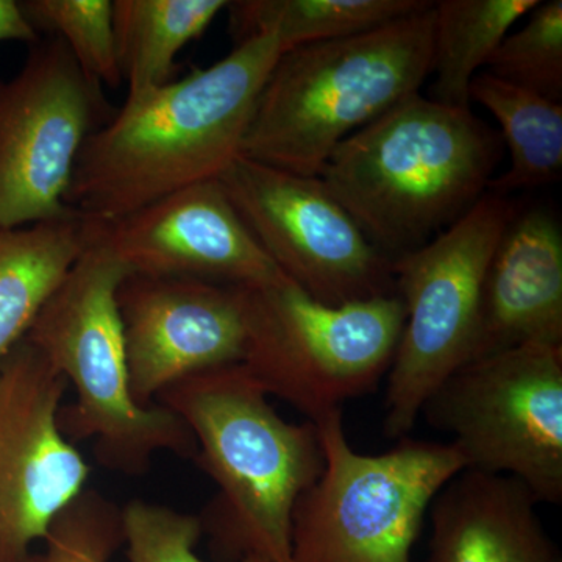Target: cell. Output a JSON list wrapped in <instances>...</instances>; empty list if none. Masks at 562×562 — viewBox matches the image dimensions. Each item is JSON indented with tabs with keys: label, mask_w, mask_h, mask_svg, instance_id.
Wrapping results in <instances>:
<instances>
[{
	"label": "cell",
	"mask_w": 562,
	"mask_h": 562,
	"mask_svg": "<svg viewBox=\"0 0 562 562\" xmlns=\"http://www.w3.org/2000/svg\"><path fill=\"white\" fill-rule=\"evenodd\" d=\"M283 52L273 36L247 40L209 68L127 95L85 140L66 205L109 222L217 179L241 155L258 95Z\"/></svg>",
	"instance_id": "6da1fadb"
},
{
	"label": "cell",
	"mask_w": 562,
	"mask_h": 562,
	"mask_svg": "<svg viewBox=\"0 0 562 562\" xmlns=\"http://www.w3.org/2000/svg\"><path fill=\"white\" fill-rule=\"evenodd\" d=\"M155 403L184 422L217 486L199 516L214 560L291 562L295 503L325 468L316 425L284 420L243 366L190 376Z\"/></svg>",
	"instance_id": "7a4b0ae2"
},
{
	"label": "cell",
	"mask_w": 562,
	"mask_h": 562,
	"mask_svg": "<svg viewBox=\"0 0 562 562\" xmlns=\"http://www.w3.org/2000/svg\"><path fill=\"white\" fill-rule=\"evenodd\" d=\"M505 144L471 109L420 92L344 139L319 179L387 260L420 249L475 205Z\"/></svg>",
	"instance_id": "3957f363"
},
{
	"label": "cell",
	"mask_w": 562,
	"mask_h": 562,
	"mask_svg": "<svg viewBox=\"0 0 562 562\" xmlns=\"http://www.w3.org/2000/svg\"><path fill=\"white\" fill-rule=\"evenodd\" d=\"M435 57V2L350 38L284 50L258 95L241 155L319 177L336 147L419 92Z\"/></svg>",
	"instance_id": "277c9868"
},
{
	"label": "cell",
	"mask_w": 562,
	"mask_h": 562,
	"mask_svg": "<svg viewBox=\"0 0 562 562\" xmlns=\"http://www.w3.org/2000/svg\"><path fill=\"white\" fill-rule=\"evenodd\" d=\"M127 266L94 236L44 303L25 339L47 358L76 398L61 406L70 442L94 441L103 468L143 475L158 453L195 457L184 422L161 405L143 406L132 394L117 290Z\"/></svg>",
	"instance_id": "5b68a950"
},
{
	"label": "cell",
	"mask_w": 562,
	"mask_h": 562,
	"mask_svg": "<svg viewBox=\"0 0 562 562\" xmlns=\"http://www.w3.org/2000/svg\"><path fill=\"white\" fill-rule=\"evenodd\" d=\"M241 290L243 368L308 422L372 394L390 372L406 317L397 294L325 305L284 276Z\"/></svg>",
	"instance_id": "8992f818"
},
{
	"label": "cell",
	"mask_w": 562,
	"mask_h": 562,
	"mask_svg": "<svg viewBox=\"0 0 562 562\" xmlns=\"http://www.w3.org/2000/svg\"><path fill=\"white\" fill-rule=\"evenodd\" d=\"M325 468L294 506L291 562H412L425 513L465 471L452 443L402 438L382 454L355 452L342 409L314 422Z\"/></svg>",
	"instance_id": "52a82bcc"
},
{
	"label": "cell",
	"mask_w": 562,
	"mask_h": 562,
	"mask_svg": "<svg viewBox=\"0 0 562 562\" xmlns=\"http://www.w3.org/2000/svg\"><path fill=\"white\" fill-rule=\"evenodd\" d=\"M514 211L508 195L484 192L430 243L391 261L406 317L387 372L386 438H406L432 392L471 361L484 276Z\"/></svg>",
	"instance_id": "ba28073f"
},
{
	"label": "cell",
	"mask_w": 562,
	"mask_h": 562,
	"mask_svg": "<svg viewBox=\"0 0 562 562\" xmlns=\"http://www.w3.org/2000/svg\"><path fill=\"white\" fill-rule=\"evenodd\" d=\"M465 469L519 480L562 501V347L528 344L468 362L422 408Z\"/></svg>",
	"instance_id": "9c48e42d"
},
{
	"label": "cell",
	"mask_w": 562,
	"mask_h": 562,
	"mask_svg": "<svg viewBox=\"0 0 562 562\" xmlns=\"http://www.w3.org/2000/svg\"><path fill=\"white\" fill-rule=\"evenodd\" d=\"M113 113L57 36L32 44L16 76L0 74V231L77 213L66 205L74 166Z\"/></svg>",
	"instance_id": "30bf717a"
},
{
	"label": "cell",
	"mask_w": 562,
	"mask_h": 562,
	"mask_svg": "<svg viewBox=\"0 0 562 562\" xmlns=\"http://www.w3.org/2000/svg\"><path fill=\"white\" fill-rule=\"evenodd\" d=\"M217 180L273 265L314 301L344 305L395 294L391 260L319 177L239 155Z\"/></svg>",
	"instance_id": "8fae6325"
},
{
	"label": "cell",
	"mask_w": 562,
	"mask_h": 562,
	"mask_svg": "<svg viewBox=\"0 0 562 562\" xmlns=\"http://www.w3.org/2000/svg\"><path fill=\"white\" fill-rule=\"evenodd\" d=\"M66 390L25 338L0 361V562H25L87 490L90 465L58 422Z\"/></svg>",
	"instance_id": "7c38bea8"
},
{
	"label": "cell",
	"mask_w": 562,
	"mask_h": 562,
	"mask_svg": "<svg viewBox=\"0 0 562 562\" xmlns=\"http://www.w3.org/2000/svg\"><path fill=\"white\" fill-rule=\"evenodd\" d=\"M132 394L143 406L199 373L241 366V286L131 273L117 290Z\"/></svg>",
	"instance_id": "4fadbf2b"
},
{
	"label": "cell",
	"mask_w": 562,
	"mask_h": 562,
	"mask_svg": "<svg viewBox=\"0 0 562 562\" xmlns=\"http://www.w3.org/2000/svg\"><path fill=\"white\" fill-rule=\"evenodd\" d=\"M92 221L94 236L138 276L260 286L280 279L217 179L191 184L120 220Z\"/></svg>",
	"instance_id": "5bb4252c"
},
{
	"label": "cell",
	"mask_w": 562,
	"mask_h": 562,
	"mask_svg": "<svg viewBox=\"0 0 562 562\" xmlns=\"http://www.w3.org/2000/svg\"><path fill=\"white\" fill-rule=\"evenodd\" d=\"M528 344L562 347V231L543 206L516 209L502 233L483 280L471 361Z\"/></svg>",
	"instance_id": "9a60e30c"
},
{
	"label": "cell",
	"mask_w": 562,
	"mask_h": 562,
	"mask_svg": "<svg viewBox=\"0 0 562 562\" xmlns=\"http://www.w3.org/2000/svg\"><path fill=\"white\" fill-rule=\"evenodd\" d=\"M519 480L462 471L431 503L425 562H561Z\"/></svg>",
	"instance_id": "2e32d148"
},
{
	"label": "cell",
	"mask_w": 562,
	"mask_h": 562,
	"mask_svg": "<svg viewBox=\"0 0 562 562\" xmlns=\"http://www.w3.org/2000/svg\"><path fill=\"white\" fill-rule=\"evenodd\" d=\"M91 239V221L79 213L0 231V361L25 338Z\"/></svg>",
	"instance_id": "e0dca14e"
},
{
	"label": "cell",
	"mask_w": 562,
	"mask_h": 562,
	"mask_svg": "<svg viewBox=\"0 0 562 562\" xmlns=\"http://www.w3.org/2000/svg\"><path fill=\"white\" fill-rule=\"evenodd\" d=\"M227 7L225 0H114L117 63L127 95L172 81L177 55Z\"/></svg>",
	"instance_id": "ac0fdd59"
},
{
	"label": "cell",
	"mask_w": 562,
	"mask_h": 562,
	"mask_svg": "<svg viewBox=\"0 0 562 562\" xmlns=\"http://www.w3.org/2000/svg\"><path fill=\"white\" fill-rule=\"evenodd\" d=\"M427 0H238L228 2L235 44L273 36L283 50L350 38L430 5Z\"/></svg>",
	"instance_id": "d6986e66"
},
{
	"label": "cell",
	"mask_w": 562,
	"mask_h": 562,
	"mask_svg": "<svg viewBox=\"0 0 562 562\" xmlns=\"http://www.w3.org/2000/svg\"><path fill=\"white\" fill-rule=\"evenodd\" d=\"M471 102L480 103L502 127L512 157L508 171L494 177L487 191L508 195L561 179L562 105L480 70L471 83Z\"/></svg>",
	"instance_id": "ffe728a7"
},
{
	"label": "cell",
	"mask_w": 562,
	"mask_h": 562,
	"mask_svg": "<svg viewBox=\"0 0 562 562\" xmlns=\"http://www.w3.org/2000/svg\"><path fill=\"white\" fill-rule=\"evenodd\" d=\"M541 0H441L435 3L431 101L471 109V83L514 25Z\"/></svg>",
	"instance_id": "44dd1931"
},
{
	"label": "cell",
	"mask_w": 562,
	"mask_h": 562,
	"mask_svg": "<svg viewBox=\"0 0 562 562\" xmlns=\"http://www.w3.org/2000/svg\"><path fill=\"white\" fill-rule=\"evenodd\" d=\"M36 33L60 38L81 70L101 87L120 88L113 0H21Z\"/></svg>",
	"instance_id": "7402d4cb"
},
{
	"label": "cell",
	"mask_w": 562,
	"mask_h": 562,
	"mask_svg": "<svg viewBox=\"0 0 562 562\" xmlns=\"http://www.w3.org/2000/svg\"><path fill=\"white\" fill-rule=\"evenodd\" d=\"M516 32H509L492 55L486 72L536 92L562 99V2H539Z\"/></svg>",
	"instance_id": "603a6c76"
},
{
	"label": "cell",
	"mask_w": 562,
	"mask_h": 562,
	"mask_svg": "<svg viewBox=\"0 0 562 562\" xmlns=\"http://www.w3.org/2000/svg\"><path fill=\"white\" fill-rule=\"evenodd\" d=\"M43 553L25 562H110L124 546L122 508L87 487L50 524Z\"/></svg>",
	"instance_id": "cb8c5ba5"
},
{
	"label": "cell",
	"mask_w": 562,
	"mask_h": 562,
	"mask_svg": "<svg viewBox=\"0 0 562 562\" xmlns=\"http://www.w3.org/2000/svg\"><path fill=\"white\" fill-rule=\"evenodd\" d=\"M122 527L131 562H205L194 553L203 535L199 516L135 498L122 508Z\"/></svg>",
	"instance_id": "d4e9b609"
},
{
	"label": "cell",
	"mask_w": 562,
	"mask_h": 562,
	"mask_svg": "<svg viewBox=\"0 0 562 562\" xmlns=\"http://www.w3.org/2000/svg\"><path fill=\"white\" fill-rule=\"evenodd\" d=\"M9 41H20L29 46L40 41L38 33L22 13L18 0H0V43Z\"/></svg>",
	"instance_id": "484cf974"
}]
</instances>
